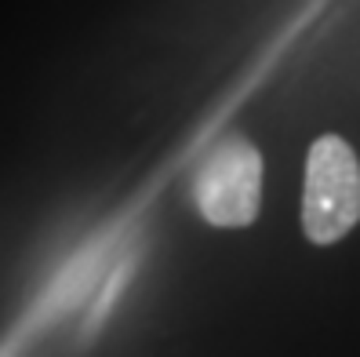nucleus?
<instances>
[{
  "label": "nucleus",
  "instance_id": "nucleus-1",
  "mask_svg": "<svg viewBox=\"0 0 360 357\" xmlns=\"http://www.w3.org/2000/svg\"><path fill=\"white\" fill-rule=\"evenodd\" d=\"M360 223V161L338 135H321L306 157L302 230L313 244H335Z\"/></svg>",
  "mask_w": 360,
  "mask_h": 357
},
{
  "label": "nucleus",
  "instance_id": "nucleus-2",
  "mask_svg": "<svg viewBox=\"0 0 360 357\" xmlns=\"http://www.w3.org/2000/svg\"><path fill=\"white\" fill-rule=\"evenodd\" d=\"M193 197L211 226H248L262 204V154L244 135H226L193 179Z\"/></svg>",
  "mask_w": 360,
  "mask_h": 357
}]
</instances>
